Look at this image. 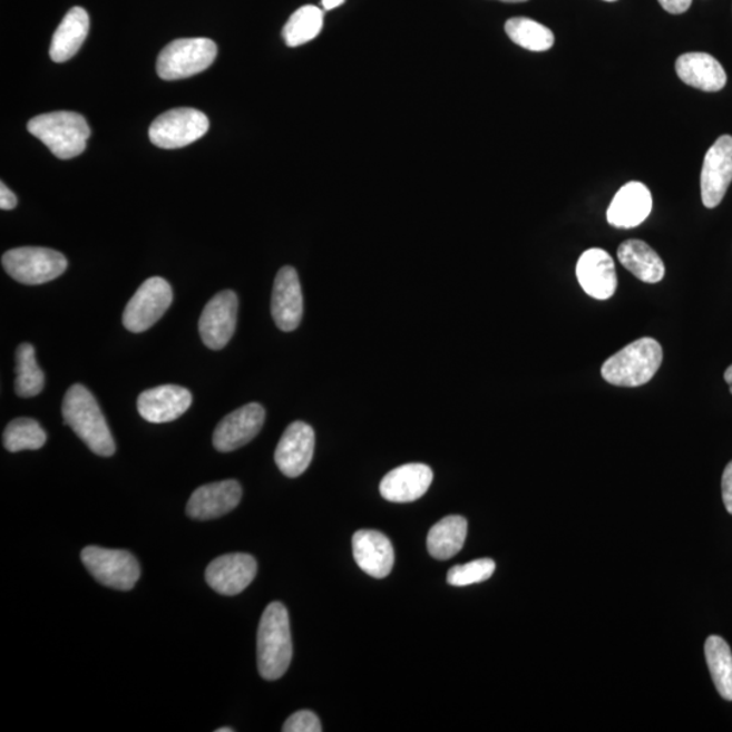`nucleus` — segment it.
Returning a JSON list of instances; mask_svg holds the SVG:
<instances>
[{"instance_id": "1", "label": "nucleus", "mask_w": 732, "mask_h": 732, "mask_svg": "<svg viewBox=\"0 0 732 732\" xmlns=\"http://www.w3.org/2000/svg\"><path fill=\"white\" fill-rule=\"evenodd\" d=\"M62 418L94 453L104 458L115 455L116 443L101 407L85 385L75 384L67 391Z\"/></svg>"}, {"instance_id": "2", "label": "nucleus", "mask_w": 732, "mask_h": 732, "mask_svg": "<svg viewBox=\"0 0 732 732\" xmlns=\"http://www.w3.org/2000/svg\"><path fill=\"white\" fill-rule=\"evenodd\" d=\"M293 654L290 615L284 604L272 603L261 617L256 658L262 679L275 681L286 673Z\"/></svg>"}, {"instance_id": "3", "label": "nucleus", "mask_w": 732, "mask_h": 732, "mask_svg": "<svg viewBox=\"0 0 732 732\" xmlns=\"http://www.w3.org/2000/svg\"><path fill=\"white\" fill-rule=\"evenodd\" d=\"M663 361V350L653 338H641L613 354L601 368L606 383L617 387H640L655 377Z\"/></svg>"}, {"instance_id": "4", "label": "nucleus", "mask_w": 732, "mask_h": 732, "mask_svg": "<svg viewBox=\"0 0 732 732\" xmlns=\"http://www.w3.org/2000/svg\"><path fill=\"white\" fill-rule=\"evenodd\" d=\"M31 135L41 140L59 159H72L85 152L91 130L86 118L75 111H53L28 123Z\"/></svg>"}, {"instance_id": "5", "label": "nucleus", "mask_w": 732, "mask_h": 732, "mask_svg": "<svg viewBox=\"0 0 732 732\" xmlns=\"http://www.w3.org/2000/svg\"><path fill=\"white\" fill-rule=\"evenodd\" d=\"M216 56V43L204 37L175 40L160 52L156 71L165 80L191 78L214 65Z\"/></svg>"}, {"instance_id": "6", "label": "nucleus", "mask_w": 732, "mask_h": 732, "mask_svg": "<svg viewBox=\"0 0 732 732\" xmlns=\"http://www.w3.org/2000/svg\"><path fill=\"white\" fill-rule=\"evenodd\" d=\"M2 265L10 277L25 285H41L67 271L65 255L46 247H18L2 256Z\"/></svg>"}, {"instance_id": "7", "label": "nucleus", "mask_w": 732, "mask_h": 732, "mask_svg": "<svg viewBox=\"0 0 732 732\" xmlns=\"http://www.w3.org/2000/svg\"><path fill=\"white\" fill-rule=\"evenodd\" d=\"M80 559L99 584L116 591L134 589L140 578V566L128 550L86 547Z\"/></svg>"}, {"instance_id": "8", "label": "nucleus", "mask_w": 732, "mask_h": 732, "mask_svg": "<svg viewBox=\"0 0 732 732\" xmlns=\"http://www.w3.org/2000/svg\"><path fill=\"white\" fill-rule=\"evenodd\" d=\"M209 120L203 111L179 108L163 113L149 127V140L163 149H177L202 139Z\"/></svg>"}, {"instance_id": "9", "label": "nucleus", "mask_w": 732, "mask_h": 732, "mask_svg": "<svg viewBox=\"0 0 732 732\" xmlns=\"http://www.w3.org/2000/svg\"><path fill=\"white\" fill-rule=\"evenodd\" d=\"M173 303L172 285L165 279L152 277L144 281L139 290L125 306L123 323L130 333H143L165 315Z\"/></svg>"}, {"instance_id": "10", "label": "nucleus", "mask_w": 732, "mask_h": 732, "mask_svg": "<svg viewBox=\"0 0 732 732\" xmlns=\"http://www.w3.org/2000/svg\"><path fill=\"white\" fill-rule=\"evenodd\" d=\"M732 183V136L723 135L705 154L702 179V198L706 208H716L723 202Z\"/></svg>"}, {"instance_id": "11", "label": "nucleus", "mask_w": 732, "mask_h": 732, "mask_svg": "<svg viewBox=\"0 0 732 732\" xmlns=\"http://www.w3.org/2000/svg\"><path fill=\"white\" fill-rule=\"evenodd\" d=\"M237 306L240 302L234 291L218 292L205 305L198 329L206 347L212 350L227 347L235 333Z\"/></svg>"}, {"instance_id": "12", "label": "nucleus", "mask_w": 732, "mask_h": 732, "mask_svg": "<svg viewBox=\"0 0 732 732\" xmlns=\"http://www.w3.org/2000/svg\"><path fill=\"white\" fill-rule=\"evenodd\" d=\"M266 411L260 403H250L231 412L217 424L214 435V446L218 452H233V450L247 446L260 435L264 427Z\"/></svg>"}, {"instance_id": "13", "label": "nucleus", "mask_w": 732, "mask_h": 732, "mask_svg": "<svg viewBox=\"0 0 732 732\" xmlns=\"http://www.w3.org/2000/svg\"><path fill=\"white\" fill-rule=\"evenodd\" d=\"M315 450V431L302 421L290 424L275 449L274 460L287 478H297L310 467Z\"/></svg>"}, {"instance_id": "14", "label": "nucleus", "mask_w": 732, "mask_h": 732, "mask_svg": "<svg viewBox=\"0 0 732 732\" xmlns=\"http://www.w3.org/2000/svg\"><path fill=\"white\" fill-rule=\"evenodd\" d=\"M258 566L252 555L228 554L211 562L205 579L212 589L223 596H236L255 578Z\"/></svg>"}, {"instance_id": "15", "label": "nucleus", "mask_w": 732, "mask_h": 732, "mask_svg": "<svg viewBox=\"0 0 732 732\" xmlns=\"http://www.w3.org/2000/svg\"><path fill=\"white\" fill-rule=\"evenodd\" d=\"M242 494V486L236 480L216 481L198 487L187 502V516L206 521L228 515L240 505Z\"/></svg>"}, {"instance_id": "16", "label": "nucleus", "mask_w": 732, "mask_h": 732, "mask_svg": "<svg viewBox=\"0 0 732 732\" xmlns=\"http://www.w3.org/2000/svg\"><path fill=\"white\" fill-rule=\"evenodd\" d=\"M272 315L280 330H296L303 318V293L297 272L284 266L274 280Z\"/></svg>"}, {"instance_id": "17", "label": "nucleus", "mask_w": 732, "mask_h": 732, "mask_svg": "<svg viewBox=\"0 0 732 732\" xmlns=\"http://www.w3.org/2000/svg\"><path fill=\"white\" fill-rule=\"evenodd\" d=\"M577 279L587 295L608 300L615 295L618 284L615 261L603 248L587 250L578 261Z\"/></svg>"}, {"instance_id": "18", "label": "nucleus", "mask_w": 732, "mask_h": 732, "mask_svg": "<svg viewBox=\"0 0 732 732\" xmlns=\"http://www.w3.org/2000/svg\"><path fill=\"white\" fill-rule=\"evenodd\" d=\"M191 391L179 385H160L144 391L137 399V410L152 423L173 422L192 406Z\"/></svg>"}, {"instance_id": "19", "label": "nucleus", "mask_w": 732, "mask_h": 732, "mask_svg": "<svg viewBox=\"0 0 732 732\" xmlns=\"http://www.w3.org/2000/svg\"><path fill=\"white\" fill-rule=\"evenodd\" d=\"M433 471L427 465H404L388 472L380 484V494L390 502L407 504L422 498L428 492Z\"/></svg>"}, {"instance_id": "20", "label": "nucleus", "mask_w": 732, "mask_h": 732, "mask_svg": "<svg viewBox=\"0 0 732 732\" xmlns=\"http://www.w3.org/2000/svg\"><path fill=\"white\" fill-rule=\"evenodd\" d=\"M353 556L362 572L378 579L388 577L396 563V553L390 539L379 530L355 531Z\"/></svg>"}, {"instance_id": "21", "label": "nucleus", "mask_w": 732, "mask_h": 732, "mask_svg": "<svg viewBox=\"0 0 732 732\" xmlns=\"http://www.w3.org/2000/svg\"><path fill=\"white\" fill-rule=\"evenodd\" d=\"M653 209V196L642 183H628L616 193L606 212V218L613 227L635 228L641 225Z\"/></svg>"}, {"instance_id": "22", "label": "nucleus", "mask_w": 732, "mask_h": 732, "mask_svg": "<svg viewBox=\"0 0 732 732\" xmlns=\"http://www.w3.org/2000/svg\"><path fill=\"white\" fill-rule=\"evenodd\" d=\"M675 71L685 85L706 92L721 91L728 84L721 62L704 52L681 55L675 61Z\"/></svg>"}, {"instance_id": "23", "label": "nucleus", "mask_w": 732, "mask_h": 732, "mask_svg": "<svg viewBox=\"0 0 732 732\" xmlns=\"http://www.w3.org/2000/svg\"><path fill=\"white\" fill-rule=\"evenodd\" d=\"M90 30V18L81 8H74L56 29L49 55L55 62H65L78 53Z\"/></svg>"}, {"instance_id": "24", "label": "nucleus", "mask_w": 732, "mask_h": 732, "mask_svg": "<svg viewBox=\"0 0 732 732\" xmlns=\"http://www.w3.org/2000/svg\"><path fill=\"white\" fill-rule=\"evenodd\" d=\"M617 258L636 279L647 284H656L665 277V264L647 243L637 240L625 241L617 250Z\"/></svg>"}, {"instance_id": "25", "label": "nucleus", "mask_w": 732, "mask_h": 732, "mask_svg": "<svg viewBox=\"0 0 732 732\" xmlns=\"http://www.w3.org/2000/svg\"><path fill=\"white\" fill-rule=\"evenodd\" d=\"M467 530L468 523L465 517L449 516L442 518L429 531V554L438 560L453 558L465 547Z\"/></svg>"}, {"instance_id": "26", "label": "nucleus", "mask_w": 732, "mask_h": 732, "mask_svg": "<svg viewBox=\"0 0 732 732\" xmlns=\"http://www.w3.org/2000/svg\"><path fill=\"white\" fill-rule=\"evenodd\" d=\"M705 658L719 694L732 702V653L729 643L712 635L705 642Z\"/></svg>"}, {"instance_id": "27", "label": "nucleus", "mask_w": 732, "mask_h": 732, "mask_svg": "<svg viewBox=\"0 0 732 732\" xmlns=\"http://www.w3.org/2000/svg\"><path fill=\"white\" fill-rule=\"evenodd\" d=\"M505 31L518 47L531 52H546L555 43L553 30L530 18H510L505 25Z\"/></svg>"}, {"instance_id": "28", "label": "nucleus", "mask_w": 732, "mask_h": 732, "mask_svg": "<svg viewBox=\"0 0 732 732\" xmlns=\"http://www.w3.org/2000/svg\"><path fill=\"white\" fill-rule=\"evenodd\" d=\"M323 21L324 10L312 4L303 6L285 23L283 37L286 46L296 48L316 39L323 29Z\"/></svg>"}, {"instance_id": "29", "label": "nucleus", "mask_w": 732, "mask_h": 732, "mask_svg": "<svg viewBox=\"0 0 732 732\" xmlns=\"http://www.w3.org/2000/svg\"><path fill=\"white\" fill-rule=\"evenodd\" d=\"M16 393L21 398L39 396L46 384V374L36 361V350L30 343H22L16 354Z\"/></svg>"}, {"instance_id": "30", "label": "nucleus", "mask_w": 732, "mask_h": 732, "mask_svg": "<svg viewBox=\"0 0 732 732\" xmlns=\"http://www.w3.org/2000/svg\"><path fill=\"white\" fill-rule=\"evenodd\" d=\"M46 430L35 419L17 418L4 429L3 446L12 453L37 450L46 446Z\"/></svg>"}, {"instance_id": "31", "label": "nucleus", "mask_w": 732, "mask_h": 732, "mask_svg": "<svg viewBox=\"0 0 732 732\" xmlns=\"http://www.w3.org/2000/svg\"><path fill=\"white\" fill-rule=\"evenodd\" d=\"M496 567V562L488 558L469 562L450 568L447 582L456 587L481 584L492 577Z\"/></svg>"}, {"instance_id": "32", "label": "nucleus", "mask_w": 732, "mask_h": 732, "mask_svg": "<svg viewBox=\"0 0 732 732\" xmlns=\"http://www.w3.org/2000/svg\"><path fill=\"white\" fill-rule=\"evenodd\" d=\"M284 732H321L323 731L321 721L311 711H299L287 718L284 723Z\"/></svg>"}, {"instance_id": "33", "label": "nucleus", "mask_w": 732, "mask_h": 732, "mask_svg": "<svg viewBox=\"0 0 732 732\" xmlns=\"http://www.w3.org/2000/svg\"><path fill=\"white\" fill-rule=\"evenodd\" d=\"M722 494L725 509L732 515V460L725 467L722 478Z\"/></svg>"}, {"instance_id": "34", "label": "nucleus", "mask_w": 732, "mask_h": 732, "mask_svg": "<svg viewBox=\"0 0 732 732\" xmlns=\"http://www.w3.org/2000/svg\"><path fill=\"white\" fill-rule=\"evenodd\" d=\"M658 2L663 9L675 16L690 10L692 4V0H658Z\"/></svg>"}, {"instance_id": "35", "label": "nucleus", "mask_w": 732, "mask_h": 732, "mask_svg": "<svg viewBox=\"0 0 732 732\" xmlns=\"http://www.w3.org/2000/svg\"><path fill=\"white\" fill-rule=\"evenodd\" d=\"M18 204L16 194L12 193L3 183L0 184V208L3 211L14 209Z\"/></svg>"}, {"instance_id": "36", "label": "nucleus", "mask_w": 732, "mask_h": 732, "mask_svg": "<svg viewBox=\"0 0 732 732\" xmlns=\"http://www.w3.org/2000/svg\"><path fill=\"white\" fill-rule=\"evenodd\" d=\"M347 0H322V8L324 11H331L340 8Z\"/></svg>"}, {"instance_id": "37", "label": "nucleus", "mask_w": 732, "mask_h": 732, "mask_svg": "<svg viewBox=\"0 0 732 732\" xmlns=\"http://www.w3.org/2000/svg\"><path fill=\"white\" fill-rule=\"evenodd\" d=\"M725 383L730 385V392L732 393V365L729 367L728 371L724 373Z\"/></svg>"}, {"instance_id": "38", "label": "nucleus", "mask_w": 732, "mask_h": 732, "mask_svg": "<svg viewBox=\"0 0 732 732\" xmlns=\"http://www.w3.org/2000/svg\"><path fill=\"white\" fill-rule=\"evenodd\" d=\"M500 2L523 3V2H528V0H500Z\"/></svg>"}, {"instance_id": "39", "label": "nucleus", "mask_w": 732, "mask_h": 732, "mask_svg": "<svg viewBox=\"0 0 732 732\" xmlns=\"http://www.w3.org/2000/svg\"><path fill=\"white\" fill-rule=\"evenodd\" d=\"M234 729H217L216 732H234Z\"/></svg>"}, {"instance_id": "40", "label": "nucleus", "mask_w": 732, "mask_h": 732, "mask_svg": "<svg viewBox=\"0 0 732 732\" xmlns=\"http://www.w3.org/2000/svg\"><path fill=\"white\" fill-rule=\"evenodd\" d=\"M605 2H616V0H605Z\"/></svg>"}]
</instances>
